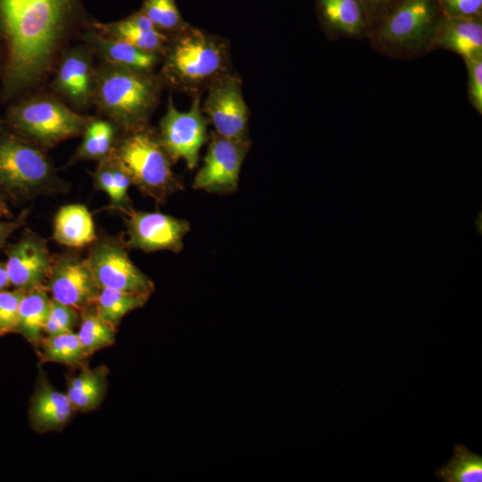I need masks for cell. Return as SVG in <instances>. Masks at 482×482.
Returning <instances> with one entry per match:
<instances>
[{"label":"cell","instance_id":"cell-1","mask_svg":"<svg viewBox=\"0 0 482 482\" xmlns=\"http://www.w3.org/2000/svg\"><path fill=\"white\" fill-rule=\"evenodd\" d=\"M71 6L72 0H0L2 101L22 96L51 73L66 39Z\"/></svg>","mask_w":482,"mask_h":482},{"label":"cell","instance_id":"cell-2","mask_svg":"<svg viewBox=\"0 0 482 482\" xmlns=\"http://www.w3.org/2000/svg\"><path fill=\"white\" fill-rule=\"evenodd\" d=\"M162 83L152 71L102 62L96 67L94 104L120 132L145 127L155 109Z\"/></svg>","mask_w":482,"mask_h":482},{"label":"cell","instance_id":"cell-3","mask_svg":"<svg viewBox=\"0 0 482 482\" xmlns=\"http://www.w3.org/2000/svg\"><path fill=\"white\" fill-rule=\"evenodd\" d=\"M162 57L161 81L179 90L197 92L228 73L227 44L188 25L169 37Z\"/></svg>","mask_w":482,"mask_h":482},{"label":"cell","instance_id":"cell-4","mask_svg":"<svg viewBox=\"0 0 482 482\" xmlns=\"http://www.w3.org/2000/svg\"><path fill=\"white\" fill-rule=\"evenodd\" d=\"M64 187L46 151L0 120V191L15 201L61 192Z\"/></svg>","mask_w":482,"mask_h":482},{"label":"cell","instance_id":"cell-5","mask_svg":"<svg viewBox=\"0 0 482 482\" xmlns=\"http://www.w3.org/2000/svg\"><path fill=\"white\" fill-rule=\"evenodd\" d=\"M94 117L79 113L53 93L20 97L7 109L4 121L43 150L82 136Z\"/></svg>","mask_w":482,"mask_h":482},{"label":"cell","instance_id":"cell-6","mask_svg":"<svg viewBox=\"0 0 482 482\" xmlns=\"http://www.w3.org/2000/svg\"><path fill=\"white\" fill-rule=\"evenodd\" d=\"M112 154L141 193L157 204L183 189L158 133L148 125L120 132Z\"/></svg>","mask_w":482,"mask_h":482},{"label":"cell","instance_id":"cell-7","mask_svg":"<svg viewBox=\"0 0 482 482\" xmlns=\"http://www.w3.org/2000/svg\"><path fill=\"white\" fill-rule=\"evenodd\" d=\"M85 259L100 288L147 295L154 291V282L130 260L121 240L111 237L96 238Z\"/></svg>","mask_w":482,"mask_h":482},{"label":"cell","instance_id":"cell-8","mask_svg":"<svg viewBox=\"0 0 482 482\" xmlns=\"http://www.w3.org/2000/svg\"><path fill=\"white\" fill-rule=\"evenodd\" d=\"M158 137L173 162L182 159L188 169H194L208 139L207 120L200 107L199 96H195L187 112L179 111L170 97Z\"/></svg>","mask_w":482,"mask_h":482},{"label":"cell","instance_id":"cell-9","mask_svg":"<svg viewBox=\"0 0 482 482\" xmlns=\"http://www.w3.org/2000/svg\"><path fill=\"white\" fill-rule=\"evenodd\" d=\"M249 145V140L229 139L212 132L203 165L194 178L193 188L221 195L236 192Z\"/></svg>","mask_w":482,"mask_h":482},{"label":"cell","instance_id":"cell-10","mask_svg":"<svg viewBox=\"0 0 482 482\" xmlns=\"http://www.w3.org/2000/svg\"><path fill=\"white\" fill-rule=\"evenodd\" d=\"M128 238L123 241L127 249L145 253L183 249V239L190 230L184 219L160 212L137 211L133 207L123 214Z\"/></svg>","mask_w":482,"mask_h":482},{"label":"cell","instance_id":"cell-11","mask_svg":"<svg viewBox=\"0 0 482 482\" xmlns=\"http://www.w3.org/2000/svg\"><path fill=\"white\" fill-rule=\"evenodd\" d=\"M93 56L84 44L64 49L56 62L52 93L74 110L94 104L96 66Z\"/></svg>","mask_w":482,"mask_h":482},{"label":"cell","instance_id":"cell-12","mask_svg":"<svg viewBox=\"0 0 482 482\" xmlns=\"http://www.w3.org/2000/svg\"><path fill=\"white\" fill-rule=\"evenodd\" d=\"M440 11L437 0H399L380 20L377 35L391 45H415L434 34Z\"/></svg>","mask_w":482,"mask_h":482},{"label":"cell","instance_id":"cell-13","mask_svg":"<svg viewBox=\"0 0 482 482\" xmlns=\"http://www.w3.org/2000/svg\"><path fill=\"white\" fill-rule=\"evenodd\" d=\"M202 111L220 137L248 140V109L242 94L241 80L225 74L208 87Z\"/></svg>","mask_w":482,"mask_h":482},{"label":"cell","instance_id":"cell-14","mask_svg":"<svg viewBox=\"0 0 482 482\" xmlns=\"http://www.w3.org/2000/svg\"><path fill=\"white\" fill-rule=\"evenodd\" d=\"M44 287L53 299L79 312L95 305L101 289L86 259L71 253L54 256Z\"/></svg>","mask_w":482,"mask_h":482},{"label":"cell","instance_id":"cell-15","mask_svg":"<svg viewBox=\"0 0 482 482\" xmlns=\"http://www.w3.org/2000/svg\"><path fill=\"white\" fill-rule=\"evenodd\" d=\"M5 253V266L12 286L25 291L44 286L54 256L43 237L27 229L17 242L8 245Z\"/></svg>","mask_w":482,"mask_h":482},{"label":"cell","instance_id":"cell-16","mask_svg":"<svg viewBox=\"0 0 482 482\" xmlns=\"http://www.w3.org/2000/svg\"><path fill=\"white\" fill-rule=\"evenodd\" d=\"M74 411L66 393L58 391L40 376L29 411L33 429L38 433L62 429Z\"/></svg>","mask_w":482,"mask_h":482},{"label":"cell","instance_id":"cell-17","mask_svg":"<svg viewBox=\"0 0 482 482\" xmlns=\"http://www.w3.org/2000/svg\"><path fill=\"white\" fill-rule=\"evenodd\" d=\"M83 41L102 62L123 68L152 71L160 61L157 54L141 50L98 31H87Z\"/></svg>","mask_w":482,"mask_h":482},{"label":"cell","instance_id":"cell-18","mask_svg":"<svg viewBox=\"0 0 482 482\" xmlns=\"http://www.w3.org/2000/svg\"><path fill=\"white\" fill-rule=\"evenodd\" d=\"M96 29L102 35L159 55H162L169 40L141 11L116 22L96 24Z\"/></svg>","mask_w":482,"mask_h":482},{"label":"cell","instance_id":"cell-19","mask_svg":"<svg viewBox=\"0 0 482 482\" xmlns=\"http://www.w3.org/2000/svg\"><path fill=\"white\" fill-rule=\"evenodd\" d=\"M434 34L439 46L457 53L464 60L482 56L480 18L458 17L443 13Z\"/></svg>","mask_w":482,"mask_h":482},{"label":"cell","instance_id":"cell-20","mask_svg":"<svg viewBox=\"0 0 482 482\" xmlns=\"http://www.w3.org/2000/svg\"><path fill=\"white\" fill-rule=\"evenodd\" d=\"M53 238L60 245L82 248L96 238L92 215L84 204L62 206L54 220Z\"/></svg>","mask_w":482,"mask_h":482},{"label":"cell","instance_id":"cell-21","mask_svg":"<svg viewBox=\"0 0 482 482\" xmlns=\"http://www.w3.org/2000/svg\"><path fill=\"white\" fill-rule=\"evenodd\" d=\"M109 370L106 366L90 369L81 366L78 375L67 378L66 395L76 411L96 409L104 400Z\"/></svg>","mask_w":482,"mask_h":482},{"label":"cell","instance_id":"cell-22","mask_svg":"<svg viewBox=\"0 0 482 482\" xmlns=\"http://www.w3.org/2000/svg\"><path fill=\"white\" fill-rule=\"evenodd\" d=\"M44 286L26 290L19 307L16 333L38 346L48 317L51 298Z\"/></svg>","mask_w":482,"mask_h":482},{"label":"cell","instance_id":"cell-23","mask_svg":"<svg viewBox=\"0 0 482 482\" xmlns=\"http://www.w3.org/2000/svg\"><path fill=\"white\" fill-rule=\"evenodd\" d=\"M318 6L324 23L337 32L356 35L370 23L362 0H318Z\"/></svg>","mask_w":482,"mask_h":482},{"label":"cell","instance_id":"cell-24","mask_svg":"<svg viewBox=\"0 0 482 482\" xmlns=\"http://www.w3.org/2000/svg\"><path fill=\"white\" fill-rule=\"evenodd\" d=\"M120 130L108 119L93 118L85 129L82 142L76 150L71 162L77 161H101L108 157Z\"/></svg>","mask_w":482,"mask_h":482},{"label":"cell","instance_id":"cell-25","mask_svg":"<svg viewBox=\"0 0 482 482\" xmlns=\"http://www.w3.org/2000/svg\"><path fill=\"white\" fill-rule=\"evenodd\" d=\"M41 362H55L69 367H81L88 358L74 331L46 335L38 345Z\"/></svg>","mask_w":482,"mask_h":482},{"label":"cell","instance_id":"cell-26","mask_svg":"<svg viewBox=\"0 0 482 482\" xmlns=\"http://www.w3.org/2000/svg\"><path fill=\"white\" fill-rule=\"evenodd\" d=\"M435 476L444 482H481L482 456L456 444L452 458L436 470Z\"/></svg>","mask_w":482,"mask_h":482},{"label":"cell","instance_id":"cell-27","mask_svg":"<svg viewBox=\"0 0 482 482\" xmlns=\"http://www.w3.org/2000/svg\"><path fill=\"white\" fill-rule=\"evenodd\" d=\"M150 295L110 288H101L95 308L98 315L117 328L129 312L141 308Z\"/></svg>","mask_w":482,"mask_h":482},{"label":"cell","instance_id":"cell-28","mask_svg":"<svg viewBox=\"0 0 482 482\" xmlns=\"http://www.w3.org/2000/svg\"><path fill=\"white\" fill-rule=\"evenodd\" d=\"M79 313L81 323L77 335L87 357L114 343L116 328L98 315L95 305L80 311Z\"/></svg>","mask_w":482,"mask_h":482},{"label":"cell","instance_id":"cell-29","mask_svg":"<svg viewBox=\"0 0 482 482\" xmlns=\"http://www.w3.org/2000/svg\"><path fill=\"white\" fill-rule=\"evenodd\" d=\"M141 12L162 33L174 34L187 24L183 21L175 0H145Z\"/></svg>","mask_w":482,"mask_h":482},{"label":"cell","instance_id":"cell-30","mask_svg":"<svg viewBox=\"0 0 482 482\" xmlns=\"http://www.w3.org/2000/svg\"><path fill=\"white\" fill-rule=\"evenodd\" d=\"M79 312L75 308L51 298L50 311L43 332L56 335L73 331L79 321Z\"/></svg>","mask_w":482,"mask_h":482},{"label":"cell","instance_id":"cell-31","mask_svg":"<svg viewBox=\"0 0 482 482\" xmlns=\"http://www.w3.org/2000/svg\"><path fill=\"white\" fill-rule=\"evenodd\" d=\"M25 290L0 291V336L16 333L19 307Z\"/></svg>","mask_w":482,"mask_h":482},{"label":"cell","instance_id":"cell-32","mask_svg":"<svg viewBox=\"0 0 482 482\" xmlns=\"http://www.w3.org/2000/svg\"><path fill=\"white\" fill-rule=\"evenodd\" d=\"M469 72V96L472 105L482 112V56L465 60Z\"/></svg>","mask_w":482,"mask_h":482},{"label":"cell","instance_id":"cell-33","mask_svg":"<svg viewBox=\"0 0 482 482\" xmlns=\"http://www.w3.org/2000/svg\"><path fill=\"white\" fill-rule=\"evenodd\" d=\"M443 13L451 16L480 18L482 0H437Z\"/></svg>","mask_w":482,"mask_h":482},{"label":"cell","instance_id":"cell-34","mask_svg":"<svg viewBox=\"0 0 482 482\" xmlns=\"http://www.w3.org/2000/svg\"><path fill=\"white\" fill-rule=\"evenodd\" d=\"M399 0H362L370 21H379Z\"/></svg>","mask_w":482,"mask_h":482},{"label":"cell","instance_id":"cell-35","mask_svg":"<svg viewBox=\"0 0 482 482\" xmlns=\"http://www.w3.org/2000/svg\"><path fill=\"white\" fill-rule=\"evenodd\" d=\"M29 211H23L15 220H0V248H2L12 234L22 226L27 219Z\"/></svg>","mask_w":482,"mask_h":482},{"label":"cell","instance_id":"cell-36","mask_svg":"<svg viewBox=\"0 0 482 482\" xmlns=\"http://www.w3.org/2000/svg\"><path fill=\"white\" fill-rule=\"evenodd\" d=\"M11 285L5 263L0 261V291Z\"/></svg>","mask_w":482,"mask_h":482},{"label":"cell","instance_id":"cell-37","mask_svg":"<svg viewBox=\"0 0 482 482\" xmlns=\"http://www.w3.org/2000/svg\"><path fill=\"white\" fill-rule=\"evenodd\" d=\"M11 217V212L8 208L5 196L0 191V220H9Z\"/></svg>","mask_w":482,"mask_h":482},{"label":"cell","instance_id":"cell-38","mask_svg":"<svg viewBox=\"0 0 482 482\" xmlns=\"http://www.w3.org/2000/svg\"><path fill=\"white\" fill-rule=\"evenodd\" d=\"M4 45H3V42L0 38V78H1V75H2V71H3V68H4Z\"/></svg>","mask_w":482,"mask_h":482}]
</instances>
